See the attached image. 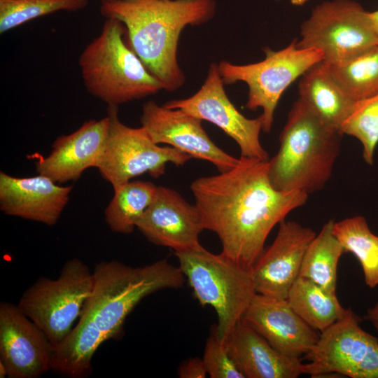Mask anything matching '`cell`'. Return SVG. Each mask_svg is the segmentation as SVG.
Instances as JSON below:
<instances>
[{"label": "cell", "mask_w": 378, "mask_h": 378, "mask_svg": "<svg viewBox=\"0 0 378 378\" xmlns=\"http://www.w3.org/2000/svg\"><path fill=\"white\" fill-rule=\"evenodd\" d=\"M190 190L204 230L217 234L221 253L250 269L273 227L308 198L303 192L275 189L268 160L244 157L229 171L195 179Z\"/></svg>", "instance_id": "6da1fadb"}, {"label": "cell", "mask_w": 378, "mask_h": 378, "mask_svg": "<svg viewBox=\"0 0 378 378\" xmlns=\"http://www.w3.org/2000/svg\"><path fill=\"white\" fill-rule=\"evenodd\" d=\"M215 0L102 1L100 13L125 26L128 45L167 92L186 80L177 58L180 35L188 26L211 20Z\"/></svg>", "instance_id": "7a4b0ae2"}, {"label": "cell", "mask_w": 378, "mask_h": 378, "mask_svg": "<svg viewBox=\"0 0 378 378\" xmlns=\"http://www.w3.org/2000/svg\"><path fill=\"white\" fill-rule=\"evenodd\" d=\"M93 286L74 329L95 346L115 337L127 316L146 297L164 289L183 286L180 268L162 259L141 267L119 261L98 263Z\"/></svg>", "instance_id": "3957f363"}, {"label": "cell", "mask_w": 378, "mask_h": 378, "mask_svg": "<svg viewBox=\"0 0 378 378\" xmlns=\"http://www.w3.org/2000/svg\"><path fill=\"white\" fill-rule=\"evenodd\" d=\"M342 135L323 123L298 98L280 134L278 152L268 160L273 187L307 195L321 190L330 178Z\"/></svg>", "instance_id": "277c9868"}, {"label": "cell", "mask_w": 378, "mask_h": 378, "mask_svg": "<svg viewBox=\"0 0 378 378\" xmlns=\"http://www.w3.org/2000/svg\"><path fill=\"white\" fill-rule=\"evenodd\" d=\"M125 34L121 22L106 18L99 34L78 59L85 88L108 106H118L164 90L125 42Z\"/></svg>", "instance_id": "5b68a950"}, {"label": "cell", "mask_w": 378, "mask_h": 378, "mask_svg": "<svg viewBox=\"0 0 378 378\" xmlns=\"http://www.w3.org/2000/svg\"><path fill=\"white\" fill-rule=\"evenodd\" d=\"M174 254L196 299L215 310L216 330L225 342L256 294L251 269L201 244Z\"/></svg>", "instance_id": "8992f818"}, {"label": "cell", "mask_w": 378, "mask_h": 378, "mask_svg": "<svg viewBox=\"0 0 378 378\" xmlns=\"http://www.w3.org/2000/svg\"><path fill=\"white\" fill-rule=\"evenodd\" d=\"M295 38L279 50L269 47L263 49V60L248 64H234L223 60L218 64L220 75L225 85L244 82L248 88L245 107L262 109L260 115L262 130L269 133L274 112L286 89L316 64L323 60V52L316 49L300 48Z\"/></svg>", "instance_id": "52a82bcc"}, {"label": "cell", "mask_w": 378, "mask_h": 378, "mask_svg": "<svg viewBox=\"0 0 378 378\" xmlns=\"http://www.w3.org/2000/svg\"><path fill=\"white\" fill-rule=\"evenodd\" d=\"M92 286V272L75 258L64 263L57 279H37L17 305L45 332L54 348L74 328Z\"/></svg>", "instance_id": "ba28073f"}, {"label": "cell", "mask_w": 378, "mask_h": 378, "mask_svg": "<svg viewBox=\"0 0 378 378\" xmlns=\"http://www.w3.org/2000/svg\"><path fill=\"white\" fill-rule=\"evenodd\" d=\"M118 113V106H108V133L95 167L113 191L144 174L158 178L165 173L167 164L183 166L192 158L175 148L155 144L142 126L123 124Z\"/></svg>", "instance_id": "9c48e42d"}, {"label": "cell", "mask_w": 378, "mask_h": 378, "mask_svg": "<svg viewBox=\"0 0 378 378\" xmlns=\"http://www.w3.org/2000/svg\"><path fill=\"white\" fill-rule=\"evenodd\" d=\"M300 48L319 50L323 60H345L378 44L370 12L351 0H332L314 8L300 27Z\"/></svg>", "instance_id": "30bf717a"}, {"label": "cell", "mask_w": 378, "mask_h": 378, "mask_svg": "<svg viewBox=\"0 0 378 378\" xmlns=\"http://www.w3.org/2000/svg\"><path fill=\"white\" fill-rule=\"evenodd\" d=\"M351 308L319 335L304 355V374H339L351 378H378V337L363 330Z\"/></svg>", "instance_id": "8fae6325"}, {"label": "cell", "mask_w": 378, "mask_h": 378, "mask_svg": "<svg viewBox=\"0 0 378 378\" xmlns=\"http://www.w3.org/2000/svg\"><path fill=\"white\" fill-rule=\"evenodd\" d=\"M223 85L218 64L211 63L199 90L188 98L169 100L163 106L214 124L237 143L240 157L269 160L268 153L260 141V115L254 119L245 117L230 100Z\"/></svg>", "instance_id": "7c38bea8"}, {"label": "cell", "mask_w": 378, "mask_h": 378, "mask_svg": "<svg viewBox=\"0 0 378 378\" xmlns=\"http://www.w3.org/2000/svg\"><path fill=\"white\" fill-rule=\"evenodd\" d=\"M141 124L157 144H167L214 164L219 172L236 167L237 159L219 148L202 127V120L180 109L169 108L149 100L142 106Z\"/></svg>", "instance_id": "4fadbf2b"}, {"label": "cell", "mask_w": 378, "mask_h": 378, "mask_svg": "<svg viewBox=\"0 0 378 378\" xmlns=\"http://www.w3.org/2000/svg\"><path fill=\"white\" fill-rule=\"evenodd\" d=\"M53 346L18 305L0 303V363L9 378H38L51 370Z\"/></svg>", "instance_id": "5bb4252c"}, {"label": "cell", "mask_w": 378, "mask_h": 378, "mask_svg": "<svg viewBox=\"0 0 378 378\" xmlns=\"http://www.w3.org/2000/svg\"><path fill=\"white\" fill-rule=\"evenodd\" d=\"M316 234L310 227L295 221L280 222L274 241L251 268L256 293L287 299L299 276L304 253Z\"/></svg>", "instance_id": "9a60e30c"}, {"label": "cell", "mask_w": 378, "mask_h": 378, "mask_svg": "<svg viewBox=\"0 0 378 378\" xmlns=\"http://www.w3.org/2000/svg\"><path fill=\"white\" fill-rule=\"evenodd\" d=\"M136 228L151 243L179 251L200 245L204 230L195 204L175 190L158 186L155 196L136 223Z\"/></svg>", "instance_id": "2e32d148"}, {"label": "cell", "mask_w": 378, "mask_h": 378, "mask_svg": "<svg viewBox=\"0 0 378 378\" xmlns=\"http://www.w3.org/2000/svg\"><path fill=\"white\" fill-rule=\"evenodd\" d=\"M241 319L277 351L294 358L304 356L320 335L295 312L287 299L256 293Z\"/></svg>", "instance_id": "e0dca14e"}, {"label": "cell", "mask_w": 378, "mask_h": 378, "mask_svg": "<svg viewBox=\"0 0 378 378\" xmlns=\"http://www.w3.org/2000/svg\"><path fill=\"white\" fill-rule=\"evenodd\" d=\"M71 186L58 185L38 174L15 177L0 172V209L11 216L52 226L69 200Z\"/></svg>", "instance_id": "ac0fdd59"}, {"label": "cell", "mask_w": 378, "mask_h": 378, "mask_svg": "<svg viewBox=\"0 0 378 378\" xmlns=\"http://www.w3.org/2000/svg\"><path fill=\"white\" fill-rule=\"evenodd\" d=\"M109 129L108 115L85 121L74 132L57 137L47 157L36 162L38 174L57 183L76 181L90 167H96Z\"/></svg>", "instance_id": "d6986e66"}, {"label": "cell", "mask_w": 378, "mask_h": 378, "mask_svg": "<svg viewBox=\"0 0 378 378\" xmlns=\"http://www.w3.org/2000/svg\"><path fill=\"white\" fill-rule=\"evenodd\" d=\"M225 342L245 378H296L304 374V364L301 359L277 351L242 319Z\"/></svg>", "instance_id": "ffe728a7"}, {"label": "cell", "mask_w": 378, "mask_h": 378, "mask_svg": "<svg viewBox=\"0 0 378 378\" xmlns=\"http://www.w3.org/2000/svg\"><path fill=\"white\" fill-rule=\"evenodd\" d=\"M298 92L299 99L316 117L342 133V127L356 102L337 83L323 61L314 65L302 76Z\"/></svg>", "instance_id": "44dd1931"}, {"label": "cell", "mask_w": 378, "mask_h": 378, "mask_svg": "<svg viewBox=\"0 0 378 378\" xmlns=\"http://www.w3.org/2000/svg\"><path fill=\"white\" fill-rule=\"evenodd\" d=\"M287 300L300 318L320 332L342 318L348 309L341 305L336 293L300 276L292 285Z\"/></svg>", "instance_id": "7402d4cb"}, {"label": "cell", "mask_w": 378, "mask_h": 378, "mask_svg": "<svg viewBox=\"0 0 378 378\" xmlns=\"http://www.w3.org/2000/svg\"><path fill=\"white\" fill-rule=\"evenodd\" d=\"M334 220L326 223L309 243L299 276L336 293L337 265L344 250L332 232Z\"/></svg>", "instance_id": "603a6c76"}, {"label": "cell", "mask_w": 378, "mask_h": 378, "mask_svg": "<svg viewBox=\"0 0 378 378\" xmlns=\"http://www.w3.org/2000/svg\"><path fill=\"white\" fill-rule=\"evenodd\" d=\"M158 186L150 181H130L114 190L104 211L105 220L114 232L130 234L152 203Z\"/></svg>", "instance_id": "cb8c5ba5"}, {"label": "cell", "mask_w": 378, "mask_h": 378, "mask_svg": "<svg viewBox=\"0 0 378 378\" xmlns=\"http://www.w3.org/2000/svg\"><path fill=\"white\" fill-rule=\"evenodd\" d=\"M332 232L344 252L353 253L362 267L365 284L378 286V236L370 230L365 218L356 216L333 223Z\"/></svg>", "instance_id": "d4e9b609"}, {"label": "cell", "mask_w": 378, "mask_h": 378, "mask_svg": "<svg viewBox=\"0 0 378 378\" xmlns=\"http://www.w3.org/2000/svg\"><path fill=\"white\" fill-rule=\"evenodd\" d=\"M325 63L334 79L354 101L378 94V44L345 60Z\"/></svg>", "instance_id": "484cf974"}, {"label": "cell", "mask_w": 378, "mask_h": 378, "mask_svg": "<svg viewBox=\"0 0 378 378\" xmlns=\"http://www.w3.org/2000/svg\"><path fill=\"white\" fill-rule=\"evenodd\" d=\"M88 2V0H0V33L57 11L83 9Z\"/></svg>", "instance_id": "4316f807"}, {"label": "cell", "mask_w": 378, "mask_h": 378, "mask_svg": "<svg viewBox=\"0 0 378 378\" xmlns=\"http://www.w3.org/2000/svg\"><path fill=\"white\" fill-rule=\"evenodd\" d=\"M342 133L360 141L364 160L372 164L378 144V94L356 102L342 127Z\"/></svg>", "instance_id": "83f0119b"}, {"label": "cell", "mask_w": 378, "mask_h": 378, "mask_svg": "<svg viewBox=\"0 0 378 378\" xmlns=\"http://www.w3.org/2000/svg\"><path fill=\"white\" fill-rule=\"evenodd\" d=\"M202 358L211 378H245L230 356L225 342L218 337L215 325L206 341Z\"/></svg>", "instance_id": "f1b7e54d"}, {"label": "cell", "mask_w": 378, "mask_h": 378, "mask_svg": "<svg viewBox=\"0 0 378 378\" xmlns=\"http://www.w3.org/2000/svg\"><path fill=\"white\" fill-rule=\"evenodd\" d=\"M181 378H205L208 377L202 358H190L185 360L177 370Z\"/></svg>", "instance_id": "f546056e"}, {"label": "cell", "mask_w": 378, "mask_h": 378, "mask_svg": "<svg viewBox=\"0 0 378 378\" xmlns=\"http://www.w3.org/2000/svg\"><path fill=\"white\" fill-rule=\"evenodd\" d=\"M365 318L371 323L378 335V301L368 309Z\"/></svg>", "instance_id": "4dcf8cb0"}, {"label": "cell", "mask_w": 378, "mask_h": 378, "mask_svg": "<svg viewBox=\"0 0 378 378\" xmlns=\"http://www.w3.org/2000/svg\"><path fill=\"white\" fill-rule=\"evenodd\" d=\"M370 16L378 39V10L374 12H370Z\"/></svg>", "instance_id": "1f68e13d"}, {"label": "cell", "mask_w": 378, "mask_h": 378, "mask_svg": "<svg viewBox=\"0 0 378 378\" xmlns=\"http://www.w3.org/2000/svg\"><path fill=\"white\" fill-rule=\"evenodd\" d=\"M308 1L309 0H290V3L294 6H302Z\"/></svg>", "instance_id": "d6a6232c"}, {"label": "cell", "mask_w": 378, "mask_h": 378, "mask_svg": "<svg viewBox=\"0 0 378 378\" xmlns=\"http://www.w3.org/2000/svg\"><path fill=\"white\" fill-rule=\"evenodd\" d=\"M102 1H110V0H102Z\"/></svg>", "instance_id": "836d02e7"}]
</instances>
